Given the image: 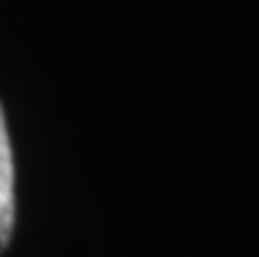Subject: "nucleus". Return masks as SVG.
Masks as SVG:
<instances>
[{
	"instance_id": "nucleus-1",
	"label": "nucleus",
	"mask_w": 259,
	"mask_h": 257,
	"mask_svg": "<svg viewBox=\"0 0 259 257\" xmlns=\"http://www.w3.org/2000/svg\"><path fill=\"white\" fill-rule=\"evenodd\" d=\"M16 221V197H13V155L6 129V116L0 108V252L8 247Z\"/></svg>"
}]
</instances>
